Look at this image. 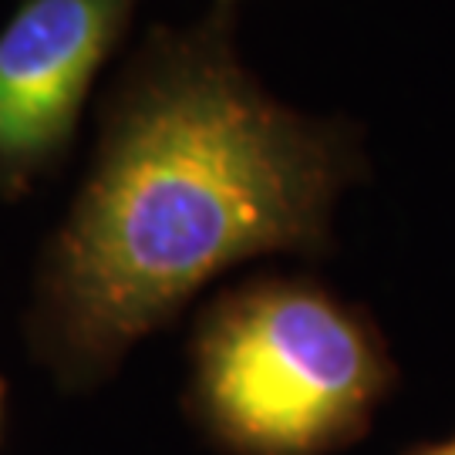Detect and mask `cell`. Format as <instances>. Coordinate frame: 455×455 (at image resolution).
Segmentation results:
<instances>
[{
    "label": "cell",
    "mask_w": 455,
    "mask_h": 455,
    "mask_svg": "<svg viewBox=\"0 0 455 455\" xmlns=\"http://www.w3.org/2000/svg\"><path fill=\"white\" fill-rule=\"evenodd\" d=\"M236 20L240 0H210L189 24H152L101 92L92 165L28 314L65 388L105 381L233 267L334 250L338 199L368 176L361 129L270 95Z\"/></svg>",
    "instance_id": "cell-1"
},
{
    "label": "cell",
    "mask_w": 455,
    "mask_h": 455,
    "mask_svg": "<svg viewBox=\"0 0 455 455\" xmlns=\"http://www.w3.org/2000/svg\"><path fill=\"white\" fill-rule=\"evenodd\" d=\"M395 388L378 321L310 274L246 276L189 334L186 411L227 455H341Z\"/></svg>",
    "instance_id": "cell-2"
},
{
    "label": "cell",
    "mask_w": 455,
    "mask_h": 455,
    "mask_svg": "<svg viewBox=\"0 0 455 455\" xmlns=\"http://www.w3.org/2000/svg\"><path fill=\"white\" fill-rule=\"evenodd\" d=\"M142 0H14L0 24V199L20 203L68 163L101 71Z\"/></svg>",
    "instance_id": "cell-3"
},
{
    "label": "cell",
    "mask_w": 455,
    "mask_h": 455,
    "mask_svg": "<svg viewBox=\"0 0 455 455\" xmlns=\"http://www.w3.org/2000/svg\"><path fill=\"white\" fill-rule=\"evenodd\" d=\"M405 455H455V432L439 442H419V445L405 449Z\"/></svg>",
    "instance_id": "cell-4"
},
{
    "label": "cell",
    "mask_w": 455,
    "mask_h": 455,
    "mask_svg": "<svg viewBox=\"0 0 455 455\" xmlns=\"http://www.w3.org/2000/svg\"><path fill=\"white\" fill-rule=\"evenodd\" d=\"M4 411H7V381L0 378V432H4Z\"/></svg>",
    "instance_id": "cell-5"
}]
</instances>
